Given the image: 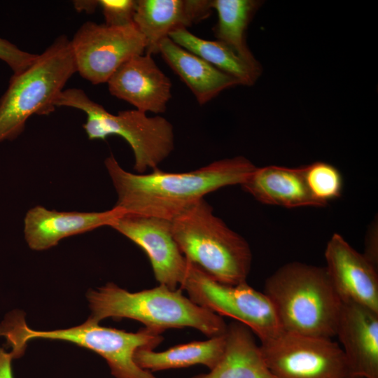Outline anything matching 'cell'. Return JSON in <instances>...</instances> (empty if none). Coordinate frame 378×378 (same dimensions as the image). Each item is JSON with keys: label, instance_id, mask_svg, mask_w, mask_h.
<instances>
[{"label": "cell", "instance_id": "21", "mask_svg": "<svg viewBox=\"0 0 378 378\" xmlns=\"http://www.w3.org/2000/svg\"><path fill=\"white\" fill-rule=\"evenodd\" d=\"M262 4L258 0H211L212 9L218 15L214 27L216 40L230 48L260 75L262 69L247 45L246 30Z\"/></svg>", "mask_w": 378, "mask_h": 378}, {"label": "cell", "instance_id": "9", "mask_svg": "<svg viewBox=\"0 0 378 378\" xmlns=\"http://www.w3.org/2000/svg\"><path fill=\"white\" fill-rule=\"evenodd\" d=\"M260 345L269 370L276 378L349 376L343 351L330 338L283 331Z\"/></svg>", "mask_w": 378, "mask_h": 378}, {"label": "cell", "instance_id": "27", "mask_svg": "<svg viewBox=\"0 0 378 378\" xmlns=\"http://www.w3.org/2000/svg\"><path fill=\"white\" fill-rule=\"evenodd\" d=\"M13 356L10 353H7L0 347V378H13L11 360Z\"/></svg>", "mask_w": 378, "mask_h": 378}, {"label": "cell", "instance_id": "17", "mask_svg": "<svg viewBox=\"0 0 378 378\" xmlns=\"http://www.w3.org/2000/svg\"><path fill=\"white\" fill-rule=\"evenodd\" d=\"M241 186L262 204L285 208L321 206L308 189L304 166L295 168L276 165L256 167Z\"/></svg>", "mask_w": 378, "mask_h": 378}, {"label": "cell", "instance_id": "28", "mask_svg": "<svg viewBox=\"0 0 378 378\" xmlns=\"http://www.w3.org/2000/svg\"><path fill=\"white\" fill-rule=\"evenodd\" d=\"M73 4L78 12L84 11L88 14L93 13L99 6L98 0H76Z\"/></svg>", "mask_w": 378, "mask_h": 378}, {"label": "cell", "instance_id": "15", "mask_svg": "<svg viewBox=\"0 0 378 378\" xmlns=\"http://www.w3.org/2000/svg\"><path fill=\"white\" fill-rule=\"evenodd\" d=\"M335 336L342 344L349 376L378 378V312L342 303Z\"/></svg>", "mask_w": 378, "mask_h": 378}, {"label": "cell", "instance_id": "16", "mask_svg": "<svg viewBox=\"0 0 378 378\" xmlns=\"http://www.w3.org/2000/svg\"><path fill=\"white\" fill-rule=\"evenodd\" d=\"M212 10L211 0H136L133 22L152 55L171 32L206 19Z\"/></svg>", "mask_w": 378, "mask_h": 378}, {"label": "cell", "instance_id": "14", "mask_svg": "<svg viewBox=\"0 0 378 378\" xmlns=\"http://www.w3.org/2000/svg\"><path fill=\"white\" fill-rule=\"evenodd\" d=\"M125 212L119 206L99 212L58 211L37 205L25 214L24 239L30 248L43 251L62 239L102 226H111Z\"/></svg>", "mask_w": 378, "mask_h": 378}, {"label": "cell", "instance_id": "20", "mask_svg": "<svg viewBox=\"0 0 378 378\" xmlns=\"http://www.w3.org/2000/svg\"><path fill=\"white\" fill-rule=\"evenodd\" d=\"M225 345V332L203 341H193L172 346L165 351L141 348L134 354V360L148 372L203 365L209 370L220 360Z\"/></svg>", "mask_w": 378, "mask_h": 378}, {"label": "cell", "instance_id": "4", "mask_svg": "<svg viewBox=\"0 0 378 378\" xmlns=\"http://www.w3.org/2000/svg\"><path fill=\"white\" fill-rule=\"evenodd\" d=\"M173 237L187 260L225 284L246 282L252 253L246 240L216 216L202 198L171 220Z\"/></svg>", "mask_w": 378, "mask_h": 378}, {"label": "cell", "instance_id": "6", "mask_svg": "<svg viewBox=\"0 0 378 378\" xmlns=\"http://www.w3.org/2000/svg\"><path fill=\"white\" fill-rule=\"evenodd\" d=\"M0 336L12 346L18 358L24 352L27 342L42 338L70 342L99 354L107 362L115 378H158L139 368L134 360L135 351L141 348L154 349L163 340L162 333L144 327L136 332L103 327L90 318L82 325L68 329L38 331L29 328L23 314L18 311L7 314L0 324Z\"/></svg>", "mask_w": 378, "mask_h": 378}, {"label": "cell", "instance_id": "1", "mask_svg": "<svg viewBox=\"0 0 378 378\" xmlns=\"http://www.w3.org/2000/svg\"><path fill=\"white\" fill-rule=\"evenodd\" d=\"M104 164L117 193L115 206L126 214L168 220L210 192L241 185L256 168L244 156L216 160L197 169L178 173L158 168L149 174L131 173L112 154Z\"/></svg>", "mask_w": 378, "mask_h": 378}, {"label": "cell", "instance_id": "8", "mask_svg": "<svg viewBox=\"0 0 378 378\" xmlns=\"http://www.w3.org/2000/svg\"><path fill=\"white\" fill-rule=\"evenodd\" d=\"M180 287L195 304L247 326L260 342L284 331L269 298L247 282L237 285L222 284L187 260L186 274Z\"/></svg>", "mask_w": 378, "mask_h": 378}, {"label": "cell", "instance_id": "23", "mask_svg": "<svg viewBox=\"0 0 378 378\" xmlns=\"http://www.w3.org/2000/svg\"><path fill=\"white\" fill-rule=\"evenodd\" d=\"M304 177L313 198L321 206L329 201L340 197L342 192L343 181L340 171L325 162H315L304 166Z\"/></svg>", "mask_w": 378, "mask_h": 378}, {"label": "cell", "instance_id": "19", "mask_svg": "<svg viewBox=\"0 0 378 378\" xmlns=\"http://www.w3.org/2000/svg\"><path fill=\"white\" fill-rule=\"evenodd\" d=\"M191 378H276L269 370L260 345L245 325L233 321L227 325L223 354L209 372Z\"/></svg>", "mask_w": 378, "mask_h": 378}, {"label": "cell", "instance_id": "22", "mask_svg": "<svg viewBox=\"0 0 378 378\" xmlns=\"http://www.w3.org/2000/svg\"><path fill=\"white\" fill-rule=\"evenodd\" d=\"M169 38L217 69L234 78L239 85L252 86L260 76L230 48L218 40L203 39L188 29H176L169 34Z\"/></svg>", "mask_w": 378, "mask_h": 378}, {"label": "cell", "instance_id": "10", "mask_svg": "<svg viewBox=\"0 0 378 378\" xmlns=\"http://www.w3.org/2000/svg\"><path fill=\"white\" fill-rule=\"evenodd\" d=\"M71 45L77 72L94 85L107 83L123 63L146 51L145 39L134 23L111 27L86 22Z\"/></svg>", "mask_w": 378, "mask_h": 378}, {"label": "cell", "instance_id": "26", "mask_svg": "<svg viewBox=\"0 0 378 378\" xmlns=\"http://www.w3.org/2000/svg\"><path fill=\"white\" fill-rule=\"evenodd\" d=\"M377 226L373 224L367 234L365 251L363 255L377 268L378 264V242Z\"/></svg>", "mask_w": 378, "mask_h": 378}, {"label": "cell", "instance_id": "5", "mask_svg": "<svg viewBox=\"0 0 378 378\" xmlns=\"http://www.w3.org/2000/svg\"><path fill=\"white\" fill-rule=\"evenodd\" d=\"M76 72L71 41L60 36L29 67L13 74L0 99V143L18 137L31 115L52 113L57 97Z\"/></svg>", "mask_w": 378, "mask_h": 378}, {"label": "cell", "instance_id": "13", "mask_svg": "<svg viewBox=\"0 0 378 378\" xmlns=\"http://www.w3.org/2000/svg\"><path fill=\"white\" fill-rule=\"evenodd\" d=\"M111 95L142 112H165L172 98L170 78L158 67L151 55L144 53L123 63L107 82Z\"/></svg>", "mask_w": 378, "mask_h": 378}, {"label": "cell", "instance_id": "18", "mask_svg": "<svg viewBox=\"0 0 378 378\" xmlns=\"http://www.w3.org/2000/svg\"><path fill=\"white\" fill-rule=\"evenodd\" d=\"M159 53L190 89L200 105L206 104L222 91L239 85L237 79L217 69L169 37L160 43Z\"/></svg>", "mask_w": 378, "mask_h": 378}, {"label": "cell", "instance_id": "29", "mask_svg": "<svg viewBox=\"0 0 378 378\" xmlns=\"http://www.w3.org/2000/svg\"><path fill=\"white\" fill-rule=\"evenodd\" d=\"M346 378H359V377H352V376H348Z\"/></svg>", "mask_w": 378, "mask_h": 378}, {"label": "cell", "instance_id": "2", "mask_svg": "<svg viewBox=\"0 0 378 378\" xmlns=\"http://www.w3.org/2000/svg\"><path fill=\"white\" fill-rule=\"evenodd\" d=\"M87 298L92 311L89 318L99 322L107 318H131L162 333L169 328H195L208 337L223 335L227 324L222 316L185 296L182 290L163 285L131 293L108 283Z\"/></svg>", "mask_w": 378, "mask_h": 378}, {"label": "cell", "instance_id": "3", "mask_svg": "<svg viewBox=\"0 0 378 378\" xmlns=\"http://www.w3.org/2000/svg\"><path fill=\"white\" fill-rule=\"evenodd\" d=\"M263 293L284 331L330 339L335 336L342 302L325 267L288 262L266 279Z\"/></svg>", "mask_w": 378, "mask_h": 378}, {"label": "cell", "instance_id": "7", "mask_svg": "<svg viewBox=\"0 0 378 378\" xmlns=\"http://www.w3.org/2000/svg\"><path fill=\"white\" fill-rule=\"evenodd\" d=\"M55 106L71 107L84 112L86 122L83 127L90 140H105L111 135L123 138L133 151L134 169L138 174L158 168L174 148L173 125L161 115L148 116L137 109L113 114L79 88L64 90Z\"/></svg>", "mask_w": 378, "mask_h": 378}, {"label": "cell", "instance_id": "24", "mask_svg": "<svg viewBox=\"0 0 378 378\" xmlns=\"http://www.w3.org/2000/svg\"><path fill=\"white\" fill-rule=\"evenodd\" d=\"M105 24L111 27H126L133 24L136 0H98Z\"/></svg>", "mask_w": 378, "mask_h": 378}, {"label": "cell", "instance_id": "25", "mask_svg": "<svg viewBox=\"0 0 378 378\" xmlns=\"http://www.w3.org/2000/svg\"><path fill=\"white\" fill-rule=\"evenodd\" d=\"M37 55L24 51L9 41L0 37V59L11 69L13 74L20 73L29 67Z\"/></svg>", "mask_w": 378, "mask_h": 378}, {"label": "cell", "instance_id": "12", "mask_svg": "<svg viewBox=\"0 0 378 378\" xmlns=\"http://www.w3.org/2000/svg\"><path fill=\"white\" fill-rule=\"evenodd\" d=\"M325 259L328 276L342 302L378 312L377 268L337 233L327 243Z\"/></svg>", "mask_w": 378, "mask_h": 378}, {"label": "cell", "instance_id": "11", "mask_svg": "<svg viewBox=\"0 0 378 378\" xmlns=\"http://www.w3.org/2000/svg\"><path fill=\"white\" fill-rule=\"evenodd\" d=\"M110 227L143 249L160 285L177 289L185 276L187 260L173 237L171 220L125 213Z\"/></svg>", "mask_w": 378, "mask_h": 378}]
</instances>
